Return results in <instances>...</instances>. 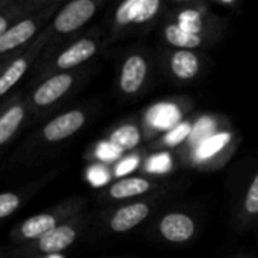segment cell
Wrapping results in <instances>:
<instances>
[{"mask_svg":"<svg viewBox=\"0 0 258 258\" xmlns=\"http://www.w3.org/2000/svg\"><path fill=\"white\" fill-rule=\"evenodd\" d=\"M159 0H127L121 3L115 12V29H122L132 24H142L150 21L159 11Z\"/></svg>","mask_w":258,"mask_h":258,"instance_id":"30bf717a","label":"cell"},{"mask_svg":"<svg viewBox=\"0 0 258 258\" xmlns=\"http://www.w3.org/2000/svg\"><path fill=\"white\" fill-rule=\"evenodd\" d=\"M86 181L92 187H103L110 181V172L109 168H106L103 163H94L86 169Z\"/></svg>","mask_w":258,"mask_h":258,"instance_id":"603a6c76","label":"cell"},{"mask_svg":"<svg viewBox=\"0 0 258 258\" xmlns=\"http://www.w3.org/2000/svg\"><path fill=\"white\" fill-rule=\"evenodd\" d=\"M165 36L169 41V44H172L174 47H180L183 50L186 48H195L201 45V36L200 35H194L189 33L186 30H183L178 24H169L165 29Z\"/></svg>","mask_w":258,"mask_h":258,"instance_id":"ffe728a7","label":"cell"},{"mask_svg":"<svg viewBox=\"0 0 258 258\" xmlns=\"http://www.w3.org/2000/svg\"><path fill=\"white\" fill-rule=\"evenodd\" d=\"M86 121H88V113L85 109L82 107L68 109L65 112L57 113L54 118L45 122L39 128L36 139L42 145L62 144L70 138H73L74 135H77L83 128Z\"/></svg>","mask_w":258,"mask_h":258,"instance_id":"ba28073f","label":"cell"},{"mask_svg":"<svg viewBox=\"0 0 258 258\" xmlns=\"http://www.w3.org/2000/svg\"><path fill=\"white\" fill-rule=\"evenodd\" d=\"M190 133H192V127H190V124H187V122H180V124H177L168 135H166V138H165V142L168 144V145H178V144H181L183 141H186V138L187 136H190Z\"/></svg>","mask_w":258,"mask_h":258,"instance_id":"d4e9b609","label":"cell"},{"mask_svg":"<svg viewBox=\"0 0 258 258\" xmlns=\"http://www.w3.org/2000/svg\"><path fill=\"white\" fill-rule=\"evenodd\" d=\"M148 73V65L144 56L141 54H130L124 59L121 70H119V80L118 86L122 94L135 95L142 88Z\"/></svg>","mask_w":258,"mask_h":258,"instance_id":"8fae6325","label":"cell"},{"mask_svg":"<svg viewBox=\"0 0 258 258\" xmlns=\"http://www.w3.org/2000/svg\"><path fill=\"white\" fill-rule=\"evenodd\" d=\"M50 38L44 29V32L27 47L17 51L11 57L5 59V63L0 70V98L9 94L18 82L29 73L32 65L39 59V56L48 48Z\"/></svg>","mask_w":258,"mask_h":258,"instance_id":"52a82bcc","label":"cell"},{"mask_svg":"<svg viewBox=\"0 0 258 258\" xmlns=\"http://www.w3.org/2000/svg\"><path fill=\"white\" fill-rule=\"evenodd\" d=\"M138 165H139V159H138L136 156L124 157V159H121V160L116 163L115 171H113V175H115L116 178L121 180V178H124V175L133 172V171L138 168Z\"/></svg>","mask_w":258,"mask_h":258,"instance_id":"83f0119b","label":"cell"},{"mask_svg":"<svg viewBox=\"0 0 258 258\" xmlns=\"http://www.w3.org/2000/svg\"><path fill=\"white\" fill-rule=\"evenodd\" d=\"M180 118H181L180 110L174 104H168V103L157 104L151 107L147 113L148 124L153 125L154 128H162V130H168V128L172 130L177 124H180L178 122Z\"/></svg>","mask_w":258,"mask_h":258,"instance_id":"e0dca14e","label":"cell"},{"mask_svg":"<svg viewBox=\"0 0 258 258\" xmlns=\"http://www.w3.org/2000/svg\"><path fill=\"white\" fill-rule=\"evenodd\" d=\"M11 2H12V0H0V11H2L3 8H6Z\"/></svg>","mask_w":258,"mask_h":258,"instance_id":"f546056e","label":"cell"},{"mask_svg":"<svg viewBox=\"0 0 258 258\" xmlns=\"http://www.w3.org/2000/svg\"><path fill=\"white\" fill-rule=\"evenodd\" d=\"M79 71H68L48 76L39 80L26 95L29 116H42L53 110L73 91L79 80Z\"/></svg>","mask_w":258,"mask_h":258,"instance_id":"277c9868","label":"cell"},{"mask_svg":"<svg viewBox=\"0 0 258 258\" xmlns=\"http://www.w3.org/2000/svg\"><path fill=\"white\" fill-rule=\"evenodd\" d=\"M150 189H151V183L148 180L139 177H125L115 181L109 187L107 195L112 200H127V198L144 195Z\"/></svg>","mask_w":258,"mask_h":258,"instance_id":"9a60e30c","label":"cell"},{"mask_svg":"<svg viewBox=\"0 0 258 258\" xmlns=\"http://www.w3.org/2000/svg\"><path fill=\"white\" fill-rule=\"evenodd\" d=\"M27 118L29 107L26 95L14 94L0 104V150L17 136Z\"/></svg>","mask_w":258,"mask_h":258,"instance_id":"9c48e42d","label":"cell"},{"mask_svg":"<svg viewBox=\"0 0 258 258\" xmlns=\"http://www.w3.org/2000/svg\"><path fill=\"white\" fill-rule=\"evenodd\" d=\"M230 141H231L230 133H216V135L210 136L209 139H206L200 144V147L197 150V159L206 160V159L212 157L213 154L219 153Z\"/></svg>","mask_w":258,"mask_h":258,"instance_id":"44dd1931","label":"cell"},{"mask_svg":"<svg viewBox=\"0 0 258 258\" xmlns=\"http://www.w3.org/2000/svg\"><path fill=\"white\" fill-rule=\"evenodd\" d=\"M124 153L115 147L109 139L106 141H101L98 142L95 147H94V159L98 160V163H112V162H116V160H121V156Z\"/></svg>","mask_w":258,"mask_h":258,"instance_id":"7402d4cb","label":"cell"},{"mask_svg":"<svg viewBox=\"0 0 258 258\" xmlns=\"http://www.w3.org/2000/svg\"><path fill=\"white\" fill-rule=\"evenodd\" d=\"M33 194V189L27 187L24 190H8L0 192V221L12 216Z\"/></svg>","mask_w":258,"mask_h":258,"instance_id":"d6986e66","label":"cell"},{"mask_svg":"<svg viewBox=\"0 0 258 258\" xmlns=\"http://www.w3.org/2000/svg\"><path fill=\"white\" fill-rule=\"evenodd\" d=\"M50 0H12L6 8L0 11V38L8 32V29L23 15L39 9Z\"/></svg>","mask_w":258,"mask_h":258,"instance_id":"5bb4252c","label":"cell"},{"mask_svg":"<svg viewBox=\"0 0 258 258\" xmlns=\"http://www.w3.org/2000/svg\"><path fill=\"white\" fill-rule=\"evenodd\" d=\"M213 128H215V124H213L212 119H201V121H198L195 130L192 132L194 133V139L195 141H201V142L209 139L210 133L213 132Z\"/></svg>","mask_w":258,"mask_h":258,"instance_id":"f1b7e54d","label":"cell"},{"mask_svg":"<svg viewBox=\"0 0 258 258\" xmlns=\"http://www.w3.org/2000/svg\"><path fill=\"white\" fill-rule=\"evenodd\" d=\"M178 26L189 32V33H194V35H198V32L201 30V20H200V15L198 12L195 11H184L181 15H180V23Z\"/></svg>","mask_w":258,"mask_h":258,"instance_id":"cb8c5ba5","label":"cell"},{"mask_svg":"<svg viewBox=\"0 0 258 258\" xmlns=\"http://www.w3.org/2000/svg\"><path fill=\"white\" fill-rule=\"evenodd\" d=\"M171 157L169 154L163 153V154H159V156H154L148 160L147 163V171L148 172H166L171 169Z\"/></svg>","mask_w":258,"mask_h":258,"instance_id":"4316f807","label":"cell"},{"mask_svg":"<svg viewBox=\"0 0 258 258\" xmlns=\"http://www.w3.org/2000/svg\"><path fill=\"white\" fill-rule=\"evenodd\" d=\"M150 215V207L145 203H130L118 207L107 219L109 230L113 233H127L144 222Z\"/></svg>","mask_w":258,"mask_h":258,"instance_id":"7c38bea8","label":"cell"},{"mask_svg":"<svg viewBox=\"0 0 258 258\" xmlns=\"http://www.w3.org/2000/svg\"><path fill=\"white\" fill-rule=\"evenodd\" d=\"M245 210L249 215H257L258 213V174L254 177L245 198Z\"/></svg>","mask_w":258,"mask_h":258,"instance_id":"484cf974","label":"cell"},{"mask_svg":"<svg viewBox=\"0 0 258 258\" xmlns=\"http://www.w3.org/2000/svg\"><path fill=\"white\" fill-rule=\"evenodd\" d=\"M98 5L100 3L97 0H71L60 6L45 27V32L50 38L48 47H53L59 39L74 35L83 26H86L97 14Z\"/></svg>","mask_w":258,"mask_h":258,"instance_id":"8992f818","label":"cell"},{"mask_svg":"<svg viewBox=\"0 0 258 258\" xmlns=\"http://www.w3.org/2000/svg\"><path fill=\"white\" fill-rule=\"evenodd\" d=\"M100 50L98 39L91 35H83L71 39L56 50H50L47 59L38 70V82L59 73L76 71L79 67L92 59Z\"/></svg>","mask_w":258,"mask_h":258,"instance_id":"3957f363","label":"cell"},{"mask_svg":"<svg viewBox=\"0 0 258 258\" xmlns=\"http://www.w3.org/2000/svg\"><path fill=\"white\" fill-rule=\"evenodd\" d=\"M3 63H5V59H2V60H0V70H2V67H3Z\"/></svg>","mask_w":258,"mask_h":258,"instance_id":"4dcf8cb0","label":"cell"},{"mask_svg":"<svg viewBox=\"0 0 258 258\" xmlns=\"http://www.w3.org/2000/svg\"><path fill=\"white\" fill-rule=\"evenodd\" d=\"M109 141L118 147L122 153L130 151L133 148H136L141 142V132L135 124H124L119 125L118 128H115L110 136Z\"/></svg>","mask_w":258,"mask_h":258,"instance_id":"ac0fdd59","label":"cell"},{"mask_svg":"<svg viewBox=\"0 0 258 258\" xmlns=\"http://www.w3.org/2000/svg\"><path fill=\"white\" fill-rule=\"evenodd\" d=\"M59 8V0H50L39 9L18 18L0 38V60L11 57L12 54L33 42L48 26L50 20L54 17Z\"/></svg>","mask_w":258,"mask_h":258,"instance_id":"7a4b0ae2","label":"cell"},{"mask_svg":"<svg viewBox=\"0 0 258 258\" xmlns=\"http://www.w3.org/2000/svg\"><path fill=\"white\" fill-rule=\"evenodd\" d=\"M82 227H83V216L80 213L76 218L59 225L48 234L42 236L41 239L29 245L15 248L14 254L17 258H45L62 254L63 251H67L76 243L82 231Z\"/></svg>","mask_w":258,"mask_h":258,"instance_id":"5b68a950","label":"cell"},{"mask_svg":"<svg viewBox=\"0 0 258 258\" xmlns=\"http://www.w3.org/2000/svg\"><path fill=\"white\" fill-rule=\"evenodd\" d=\"M159 230L168 242L183 243L194 237L197 228L190 216L184 213H169L160 221Z\"/></svg>","mask_w":258,"mask_h":258,"instance_id":"4fadbf2b","label":"cell"},{"mask_svg":"<svg viewBox=\"0 0 258 258\" xmlns=\"http://www.w3.org/2000/svg\"><path fill=\"white\" fill-rule=\"evenodd\" d=\"M171 70L175 77L190 80L200 71V59L190 50H178L171 57Z\"/></svg>","mask_w":258,"mask_h":258,"instance_id":"2e32d148","label":"cell"},{"mask_svg":"<svg viewBox=\"0 0 258 258\" xmlns=\"http://www.w3.org/2000/svg\"><path fill=\"white\" fill-rule=\"evenodd\" d=\"M85 207V200L82 197H73L60 201L59 204L32 215L15 225L9 233V240L17 246L29 245L42 236L48 234L59 225L76 218L82 213Z\"/></svg>","mask_w":258,"mask_h":258,"instance_id":"6da1fadb","label":"cell"}]
</instances>
